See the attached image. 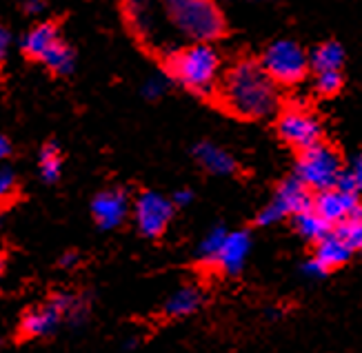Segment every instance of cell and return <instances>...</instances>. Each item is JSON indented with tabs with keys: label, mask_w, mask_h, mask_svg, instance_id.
<instances>
[{
	"label": "cell",
	"mask_w": 362,
	"mask_h": 353,
	"mask_svg": "<svg viewBox=\"0 0 362 353\" xmlns=\"http://www.w3.org/2000/svg\"><path fill=\"white\" fill-rule=\"evenodd\" d=\"M220 100L240 118H267L278 107V89L258 60L245 58L227 71Z\"/></svg>",
	"instance_id": "6da1fadb"
},
{
	"label": "cell",
	"mask_w": 362,
	"mask_h": 353,
	"mask_svg": "<svg viewBox=\"0 0 362 353\" xmlns=\"http://www.w3.org/2000/svg\"><path fill=\"white\" fill-rule=\"evenodd\" d=\"M163 7L174 27L194 42L211 45L227 31L225 16L214 0H163Z\"/></svg>",
	"instance_id": "7a4b0ae2"
},
{
	"label": "cell",
	"mask_w": 362,
	"mask_h": 353,
	"mask_svg": "<svg viewBox=\"0 0 362 353\" xmlns=\"http://www.w3.org/2000/svg\"><path fill=\"white\" fill-rule=\"evenodd\" d=\"M169 76L198 96H207L214 91L218 71H220V56L207 42H194L187 50L176 52L167 60Z\"/></svg>",
	"instance_id": "3957f363"
},
{
	"label": "cell",
	"mask_w": 362,
	"mask_h": 353,
	"mask_svg": "<svg viewBox=\"0 0 362 353\" xmlns=\"http://www.w3.org/2000/svg\"><path fill=\"white\" fill-rule=\"evenodd\" d=\"M342 158L340 154L327 142H318L313 147L300 151V158L296 163V175L298 183H303L309 191H327L334 189L340 173H342Z\"/></svg>",
	"instance_id": "277c9868"
},
{
	"label": "cell",
	"mask_w": 362,
	"mask_h": 353,
	"mask_svg": "<svg viewBox=\"0 0 362 353\" xmlns=\"http://www.w3.org/2000/svg\"><path fill=\"white\" fill-rule=\"evenodd\" d=\"M260 67L274 85H298L309 71V56L296 40L280 38L264 50Z\"/></svg>",
	"instance_id": "5b68a950"
},
{
	"label": "cell",
	"mask_w": 362,
	"mask_h": 353,
	"mask_svg": "<svg viewBox=\"0 0 362 353\" xmlns=\"http://www.w3.org/2000/svg\"><path fill=\"white\" fill-rule=\"evenodd\" d=\"M62 316H67L78 323V318L85 316V302H81L69 294H58L52 298L49 304H45V307H38V309H31L23 316L21 333L27 335V338L49 335L60 325Z\"/></svg>",
	"instance_id": "8992f818"
},
{
	"label": "cell",
	"mask_w": 362,
	"mask_h": 353,
	"mask_svg": "<svg viewBox=\"0 0 362 353\" xmlns=\"http://www.w3.org/2000/svg\"><path fill=\"white\" fill-rule=\"evenodd\" d=\"M311 191L296 178H287L285 183L278 185L272 202L256 216V222L260 227H269V224H276L287 216H296L311 209Z\"/></svg>",
	"instance_id": "52a82bcc"
},
{
	"label": "cell",
	"mask_w": 362,
	"mask_h": 353,
	"mask_svg": "<svg viewBox=\"0 0 362 353\" xmlns=\"http://www.w3.org/2000/svg\"><path fill=\"white\" fill-rule=\"evenodd\" d=\"M278 136L291 144L293 149H309L322 142V125L320 120L307 111L305 107H289L278 118Z\"/></svg>",
	"instance_id": "ba28073f"
},
{
	"label": "cell",
	"mask_w": 362,
	"mask_h": 353,
	"mask_svg": "<svg viewBox=\"0 0 362 353\" xmlns=\"http://www.w3.org/2000/svg\"><path fill=\"white\" fill-rule=\"evenodd\" d=\"M174 216V204L156 191H145L136 200V224L143 236L158 238L165 233L167 224Z\"/></svg>",
	"instance_id": "9c48e42d"
},
{
	"label": "cell",
	"mask_w": 362,
	"mask_h": 353,
	"mask_svg": "<svg viewBox=\"0 0 362 353\" xmlns=\"http://www.w3.org/2000/svg\"><path fill=\"white\" fill-rule=\"evenodd\" d=\"M311 209L316 212L327 224H340L351 216L360 214V200L358 196L344 194L340 189H327L318 191V196L313 198Z\"/></svg>",
	"instance_id": "30bf717a"
},
{
	"label": "cell",
	"mask_w": 362,
	"mask_h": 353,
	"mask_svg": "<svg viewBox=\"0 0 362 353\" xmlns=\"http://www.w3.org/2000/svg\"><path fill=\"white\" fill-rule=\"evenodd\" d=\"M91 214L100 229L105 231L118 229L129 216V198L124 194V189L100 191L91 202Z\"/></svg>",
	"instance_id": "8fae6325"
},
{
	"label": "cell",
	"mask_w": 362,
	"mask_h": 353,
	"mask_svg": "<svg viewBox=\"0 0 362 353\" xmlns=\"http://www.w3.org/2000/svg\"><path fill=\"white\" fill-rule=\"evenodd\" d=\"M251 251V238L247 231H231L227 233L223 247L218 249L214 265L227 276H238Z\"/></svg>",
	"instance_id": "7c38bea8"
},
{
	"label": "cell",
	"mask_w": 362,
	"mask_h": 353,
	"mask_svg": "<svg viewBox=\"0 0 362 353\" xmlns=\"http://www.w3.org/2000/svg\"><path fill=\"white\" fill-rule=\"evenodd\" d=\"M60 40V29L56 23H40L36 27H31L21 40V50L27 58L31 60H42V56L52 50V47Z\"/></svg>",
	"instance_id": "4fadbf2b"
},
{
	"label": "cell",
	"mask_w": 362,
	"mask_h": 353,
	"mask_svg": "<svg viewBox=\"0 0 362 353\" xmlns=\"http://www.w3.org/2000/svg\"><path fill=\"white\" fill-rule=\"evenodd\" d=\"M351 255H354V249L344 245L334 231H329L320 243H316V255H313V260L329 274V271L347 265L351 260Z\"/></svg>",
	"instance_id": "5bb4252c"
},
{
	"label": "cell",
	"mask_w": 362,
	"mask_h": 353,
	"mask_svg": "<svg viewBox=\"0 0 362 353\" xmlns=\"http://www.w3.org/2000/svg\"><path fill=\"white\" fill-rule=\"evenodd\" d=\"M194 158L198 160L200 167H204L209 173H216V175H231L238 169L233 156L227 154L225 149H220L214 142H198L194 147Z\"/></svg>",
	"instance_id": "9a60e30c"
},
{
	"label": "cell",
	"mask_w": 362,
	"mask_h": 353,
	"mask_svg": "<svg viewBox=\"0 0 362 353\" xmlns=\"http://www.w3.org/2000/svg\"><path fill=\"white\" fill-rule=\"evenodd\" d=\"M200 304H202V291L198 287H180L165 302V313L169 318L192 316L200 309Z\"/></svg>",
	"instance_id": "2e32d148"
},
{
	"label": "cell",
	"mask_w": 362,
	"mask_h": 353,
	"mask_svg": "<svg viewBox=\"0 0 362 353\" xmlns=\"http://www.w3.org/2000/svg\"><path fill=\"white\" fill-rule=\"evenodd\" d=\"M309 65L316 69V74L322 71H340L344 65V50L338 40H325L311 52Z\"/></svg>",
	"instance_id": "e0dca14e"
},
{
	"label": "cell",
	"mask_w": 362,
	"mask_h": 353,
	"mask_svg": "<svg viewBox=\"0 0 362 353\" xmlns=\"http://www.w3.org/2000/svg\"><path fill=\"white\" fill-rule=\"evenodd\" d=\"M293 229L309 243H320V240L332 231V224H327L313 209L300 212L293 216Z\"/></svg>",
	"instance_id": "ac0fdd59"
},
{
	"label": "cell",
	"mask_w": 362,
	"mask_h": 353,
	"mask_svg": "<svg viewBox=\"0 0 362 353\" xmlns=\"http://www.w3.org/2000/svg\"><path fill=\"white\" fill-rule=\"evenodd\" d=\"M40 62H42V65H45L47 69H49V71H54V74H58V76H67V74H71L74 67H76V54H74L71 47L60 38V40L52 47V50L42 56Z\"/></svg>",
	"instance_id": "d6986e66"
},
{
	"label": "cell",
	"mask_w": 362,
	"mask_h": 353,
	"mask_svg": "<svg viewBox=\"0 0 362 353\" xmlns=\"http://www.w3.org/2000/svg\"><path fill=\"white\" fill-rule=\"evenodd\" d=\"M60 167H62V158H60V149L56 142H47L40 149L38 156V169H40V178L45 183H56L60 175Z\"/></svg>",
	"instance_id": "ffe728a7"
},
{
	"label": "cell",
	"mask_w": 362,
	"mask_h": 353,
	"mask_svg": "<svg viewBox=\"0 0 362 353\" xmlns=\"http://www.w3.org/2000/svg\"><path fill=\"white\" fill-rule=\"evenodd\" d=\"M336 189L344 191V194H351V196H360V189H362V160L356 154L351 160V167L342 169L340 178L336 183Z\"/></svg>",
	"instance_id": "44dd1931"
},
{
	"label": "cell",
	"mask_w": 362,
	"mask_h": 353,
	"mask_svg": "<svg viewBox=\"0 0 362 353\" xmlns=\"http://www.w3.org/2000/svg\"><path fill=\"white\" fill-rule=\"evenodd\" d=\"M334 233H336L347 247H351L354 251H358L360 245H362V214L351 216V218H347L344 222L336 224V231H334Z\"/></svg>",
	"instance_id": "7402d4cb"
},
{
	"label": "cell",
	"mask_w": 362,
	"mask_h": 353,
	"mask_svg": "<svg viewBox=\"0 0 362 353\" xmlns=\"http://www.w3.org/2000/svg\"><path fill=\"white\" fill-rule=\"evenodd\" d=\"M227 233H229V231H227L225 227H214L207 236L202 238V243L198 245V255H200V258H202L204 262H207V265H214L216 253H218L220 247H223Z\"/></svg>",
	"instance_id": "603a6c76"
},
{
	"label": "cell",
	"mask_w": 362,
	"mask_h": 353,
	"mask_svg": "<svg viewBox=\"0 0 362 353\" xmlns=\"http://www.w3.org/2000/svg\"><path fill=\"white\" fill-rule=\"evenodd\" d=\"M342 83L340 71H322L316 76V91L322 96H336L342 89Z\"/></svg>",
	"instance_id": "cb8c5ba5"
},
{
	"label": "cell",
	"mask_w": 362,
	"mask_h": 353,
	"mask_svg": "<svg viewBox=\"0 0 362 353\" xmlns=\"http://www.w3.org/2000/svg\"><path fill=\"white\" fill-rule=\"evenodd\" d=\"M16 191V175L11 169H0V202H5Z\"/></svg>",
	"instance_id": "d4e9b609"
},
{
	"label": "cell",
	"mask_w": 362,
	"mask_h": 353,
	"mask_svg": "<svg viewBox=\"0 0 362 353\" xmlns=\"http://www.w3.org/2000/svg\"><path fill=\"white\" fill-rule=\"evenodd\" d=\"M165 89H167V80L160 78V76H153V78H149L147 83H145L143 93H145V98L156 100V98H160V96L165 93Z\"/></svg>",
	"instance_id": "484cf974"
},
{
	"label": "cell",
	"mask_w": 362,
	"mask_h": 353,
	"mask_svg": "<svg viewBox=\"0 0 362 353\" xmlns=\"http://www.w3.org/2000/svg\"><path fill=\"white\" fill-rule=\"evenodd\" d=\"M303 274L305 276H309V278H322V276H327V271L316 262V260H307L305 265H303Z\"/></svg>",
	"instance_id": "4316f807"
},
{
	"label": "cell",
	"mask_w": 362,
	"mask_h": 353,
	"mask_svg": "<svg viewBox=\"0 0 362 353\" xmlns=\"http://www.w3.org/2000/svg\"><path fill=\"white\" fill-rule=\"evenodd\" d=\"M16 3L21 5V9L25 11V13H40L42 9H45V0H16Z\"/></svg>",
	"instance_id": "83f0119b"
},
{
	"label": "cell",
	"mask_w": 362,
	"mask_h": 353,
	"mask_svg": "<svg viewBox=\"0 0 362 353\" xmlns=\"http://www.w3.org/2000/svg\"><path fill=\"white\" fill-rule=\"evenodd\" d=\"M192 196L194 194L189 189H180L174 194V198H171V204H174V207H187L189 202H192Z\"/></svg>",
	"instance_id": "f1b7e54d"
},
{
	"label": "cell",
	"mask_w": 362,
	"mask_h": 353,
	"mask_svg": "<svg viewBox=\"0 0 362 353\" xmlns=\"http://www.w3.org/2000/svg\"><path fill=\"white\" fill-rule=\"evenodd\" d=\"M78 262H81V255H78L76 251L62 253V258H60V267H65V269H74Z\"/></svg>",
	"instance_id": "f546056e"
},
{
	"label": "cell",
	"mask_w": 362,
	"mask_h": 353,
	"mask_svg": "<svg viewBox=\"0 0 362 353\" xmlns=\"http://www.w3.org/2000/svg\"><path fill=\"white\" fill-rule=\"evenodd\" d=\"M9 42H11V36H9V31L0 25V60H3L7 56V50H9Z\"/></svg>",
	"instance_id": "4dcf8cb0"
},
{
	"label": "cell",
	"mask_w": 362,
	"mask_h": 353,
	"mask_svg": "<svg viewBox=\"0 0 362 353\" xmlns=\"http://www.w3.org/2000/svg\"><path fill=\"white\" fill-rule=\"evenodd\" d=\"M9 156H11V142H9L7 136L0 134V160H3V158H9Z\"/></svg>",
	"instance_id": "1f68e13d"
},
{
	"label": "cell",
	"mask_w": 362,
	"mask_h": 353,
	"mask_svg": "<svg viewBox=\"0 0 362 353\" xmlns=\"http://www.w3.org/2000/svg\"><path fill=\"white\" fill-rule=\"evenodd\" d=\"M3 269H5V260H3V255H0V276H3Z\"/></svg>",
	"instance_id": "d6a6232c"
},
{
	"label": "cell",
	"mask_w": 362,
	"mask_h": 353,
	"mask_svg": "<svg viewBox=\"0 0 362 353\" xmlns=\"http://www.w3.org/2000/svg\"><path fill=\"white\" fill-rule=\"evenodd\" d=\"M0 222H3V207H0Z\"/></svg>",
	"instance_id": "836d02e7"
}]
</instances>
